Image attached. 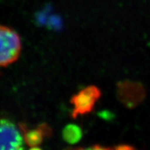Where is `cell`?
Wrapping results in <instances>:
<instances>
[{
	"mask_svg": "<svg viewBox=\"0 0 150 150\" xmlns=\"http://www.w3.org/2000/svg\"><path fill=\"white\" fill-rule=\"evenodd\" d=\"M101 96V91L96 86H89L74 95L71 100L74 109L71 116L77 118L78 116L89 113Z\"/></svg>",
	"mask_w": 150,
	"mask_h": 150,
	"instance_id": "7a4b0ae2",
	"label": "cell"
},
{
	"mask_svg": "<svg viewBox=\"0 0 150 150\" xmlns=\"http://www.w3.org/2000/svg\"><path fill=\"white\" fill-rule=\"evenodd\" d=\"M70 150H117V148L116 146L115 147H104V146L96 145V146L87 147V148H77Z\"/></svg>",
	"mask_w": 150,
	"mask_h": 150,
	"instance_id": "8992f818",
	"label": "cell"
},
{
	"mask_svg": "<svg viewBox=\"0 0 150 150\" xmlns=\"http://www.w3.org/2000/svg\"><path fill=\"white\" fill-rule=\"evenodd\" d=\"M22 42L18 34L7 26L0 25V67H6L19 57Z\"/></svg>",
	"mask_w": 150,
	"mask_h": 150,
	"instance_id": "6da1fadb",
	"label": "cell"
},
{
	"mask_svg": "<svg viewBox=\"0 0 150 150\" xmlns=\"http://www.w3.org/2000/svg\"><path fill=\"white\" fill-rule=\"evenodd\" d=\"M20 129L22 130L24 140L28 146L35 147L41 144L45 136H49L52 133V129L46 124L41 125L36 129H28L25 126L21 125Z\"/></svg>",
	"mask_w": 150,
	"mask_h": 150,
	"instance_id": "277c9868",
	"label": "cell"
},
{
	"mask_svg": "<svg viewBox=\"0 0 150 150\" xmlns=\"http://www.w3.org/2000/svg\"><path fill=\"white\" fill-rule=\"evenodd\" d=\"M0 150H24L22 133L12 121L0 117Z\"/></svg>",
	"mask_w": 150,
	"mask_h": 150,
	"instance_id": "3957f363",
	"label": "cell"
},
{
	"mask_svg": "<svg viewBox=\"0 0 150 150\" xmlns=\"http://www.w3.org/2000/svg\"><path fill=\"white\" fill-rule=\"evenodd\" d=\"M30 150H42V149L39 148H38V147H32V148Z\"/></svg>",
	"mask_w": 150,
	"mask_h": 150,
	"instance_id": "52a82bcc",
	"label": "cell"
},
{
	"mask_svg": "<svg viewBox=\"0 0 150 150\" xmlns=\"http://www.w3.org/2000/svg\"><path fill=\"white\" fill-rule=\"evenodd\" d=\"M64 139L69 143L78 142L82 136L81 129L75 125H69L64 128L63 131Z\"/></svg>",
	"mask_w": 150,
	"mask_h": 150,
	"instance_id": "5b68a950",
	"label": "cell"
}]
</instances>
